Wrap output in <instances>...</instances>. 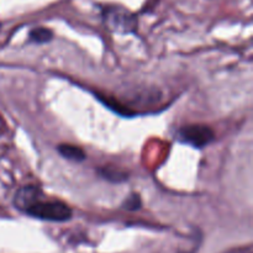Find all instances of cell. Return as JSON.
Segmentation results:
<instances>
[{"label":"cell","mask_w":253,"mask_h":253,"mask_svg":"<svg viewBox=\"0 0 253 253\" xmlns=\"http://www.w3.org/2000/svg\"><path fill=\"white\" fill-rule=\"evenodd\" d=\"M14 207L34 219L51 222H66L72 219V209L63 202L46 198L37 185H24L14 197Z\"/></svg>","instance_id":"obj_1"},{"label":"cell","mask_w":253,"mask_h":253,"mask_svg":"<svg viewBox=\"0 0 253 253\" xmlns=\"http://www.w3.org/2000/svg\"><path fill=\"white\" fill-rule=\"evenodd\" d=\"M103 20L109 30L118 34H133L137 27V19L135 15L121 6L104 7Z\"/></svg>","instance_id":"obj_2"},{"label":"cell","mask_w":253,"mask_h":253,"mask_svg":"<svg viewBox=\"0 0 253 253\" xmlns=\"http://www.w3.org/2000/svg\"><path fill=\"white\" fill-rule=\"evenodd\" d=\"M177 138L182 143L203 148L214 141V131L207 125H187L183 126L177 133Z\"/></svg>","instance_id":"obj_3"},{"label":"cell","mask_w":253,"mask_h":253,"mask_svg":"<svg viewBox=\"0 0 253 253\" xmlns=\"http://www.w3.org/2000/svg\"><path fill=\"white\" fill-rule=\"evenodd\" d=\"M57 151H58L62 157L68 161H72V162H82L86 157L85 153H84V151L81 147L73 145H67V143L59 145L57 147Z\"/></svg>","instance_id":"obj_4"},{"label":"cell","mask_w":253,"mask_h":253,"mask_svg":"<svg viewBox=\"0 0 253 253\" xmlns=\"http://www.w3.org/2000/svg\"><path fill=\"white\" fill-rule=\"evenodd\" d=\"M98 173L101 178L111 183H123L128 178V175L125 172L113 167L100 168V169H98Z\"/></svg>","instance_id":"obj_5"},{"label":"cell","mask_w":253,"mask_h":253,"mask_svg":"<svg viewBox=\"0 0 253 253\" xmlns=\"http://www.w3.org/2000/svg\"><path fill=\"white\" fill-rule=\"evenodd\" d=\"M29 39L34 43H47V42L53 40V32L47 27H36V29L30 31Z\"/></svg>","instance_id":"obj_6"},{"label":"cell","mask_w":253,"mask_h":253,"mask_svg":"<svg viewBox=\"0 0 253 253\" xmlns=\"http://www.w3.org/2000/svg\"><path fill=\"white\" fill-rule=\"evenodd\" d=\"M141 207H142V202H141L140 195L135 194V193L130 194V197L126 198L123 202V204H121V208L127 210V211H136Z\"/></svg>","instance_id":"obj_7"},{"label":"cell","mask_w":253,"mask_h":253,"mask_svg":"<svg viewBox=\"0 0 253 253\" xmlns=\"http://www.w3.org/2000/svg\"><path fill=\"white\" fill-rule=\"evenodd\" d=\"M5 127H6V125H5V123H4V121H2V119L0 118V133L4 132Z\"/></svg>","instance_id":"obj_8"}]
</instances>
